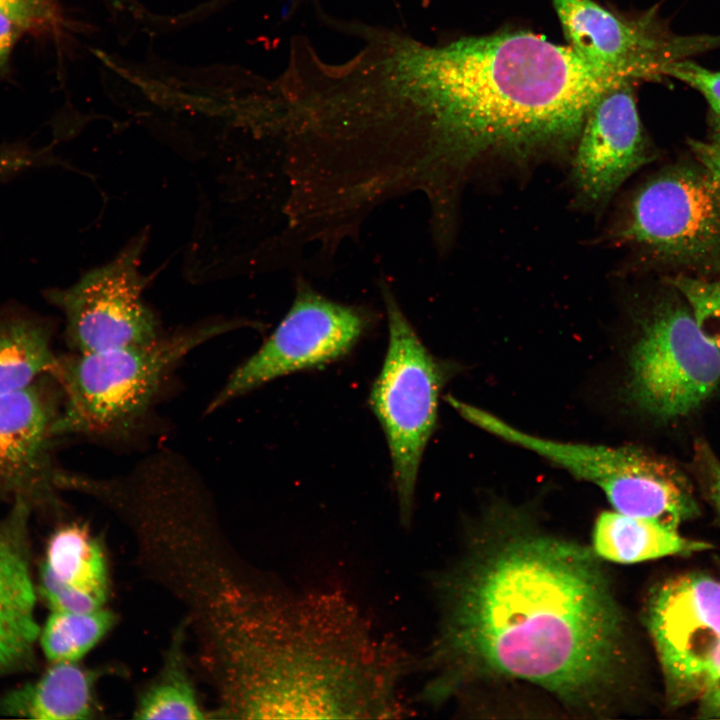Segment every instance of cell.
Returning a JSON list of instances; mask_svg holds the SVG:
<instances>
[{
    "label": "cell",
    "instance_id": "29",
    "mask_svg": "<svg viewBox=\"0 0 720 720\" xmlns=\"http://www.w3.org/2000/svg\"><path fill=\"white\" fill-rule=\"evenodd\" d=\"M23 30L12 18L0 11V70H2Z\"/></svg>",
    "mask_w": 720,
    "mask_h": 720
},
{
    "label": "cell",
    "instance_id": "15",
    "mask_svg": "<svg viewBox=\"0 0 720 720\" xmlns=\"http://www.w3.org/2000/svg\"><path fill=\"white\" fill-rule=\"evenodd\" d=\"M26 512L27 502L16 500L12 515L0 524V674L26 664L40 634L23 538Z\"/></svg>",
    "mask_w": 720,
    "mask_h": 720
},
{
    "label": "cell",
    "instance_id": "20",
    "mask_svg": "<svg viewBox=\"0 0 720 720\" xmlns=\"http://www.w3.org/2000/svg\"><path fill=\"white\" fill-rule=\"evenodd\" d=\"M137 719H204L195 688L185 668L182 651L175 641L158 677L139 697Z\"/></svg>",
    "mask_w": 720,
    "mask_h": 720
},
{
    "label": "cell",
    "instance_id": "1",
    "mask_svg": "<svg viewBox=\"0 0 720 720\" xmlns=\"http://www.w3.org/2000/svg\"><path fill=\"white\" fill-rule=\"evenodd\" d=\"M593 549L496 509L432 584L438 630L419 698L518 681L592 717L614 712L628 668L624 617Z\"/></svg>",
    "mask_w": 720,
    "mask_h": 720
},
{
    "label": "cell",
    "instance_id": "19",
    "mask_svg": "<svg viewBox=\"0 0 720 720\" xmlns=\"http://www.w3.org/2000/svg\"><path fill=\"white\" fill-rule=\"evenodd\" d=\"M61 582L107 600L109 574L105 553L89 529L71 524L51 537L44 563Z\"/></svg>",
    "mask_w": 720,
    "mask_h": 720
},
{
    "label": "cell",
    "instance_id": "11",
    "mask_svg": "<svg viewBox=\"0 0 720 720\" xmlns=\"http://www.w3.org/2000/svg\"><path fill=\"white\" fill-rule=\"evenodd\" d=\"M146 233L132 239L107 264L72 286L47 293L66 319V338L77 353H94L156 339L157 321L144 304L147 280L139 264Z\"/></svg>",
    "mask_w": 720,
    "mask_h": 720
},
{
    "label": "cell",
    "instance_id": "13",
    "mask_svg": "<svg viewBox=\"0 0 720 720\" xmlns=\"http://www.w3.org/2000/svg\"><path fill=\"white\" fill-rule=\"evenodd\" d=\"M632 82L606 91L590 109L577 139L571 177L579 198L601 206L651 159Z\"/></svg>",
    "mask_w": 720,
    "mask_h": 720
},
{
    "label": "cell",
    "instance_id": "4",
    "mask_svg": "<svg viewBox=\"0 0 720 720\" xmlns=\"http://www.w3.org/2000/svg\"><path fill=\"white\" fill-rule=\"evenodd\" d=\"M241 327L212 321L142 344L58 357L52 372L63 399L57 436L128 435L141 423L175 366L203 343Z\"/></svg>",
    "mask_w": 720,
    "mask_h": 720
},
{
    "label": "cell",
    "instance_id": "5",
    "mask_svg": "<svg viewBox=\"0 0 720 720\" xmlns=\"http://www.w3.org/2000/svg\"><path fill=\"white\" fill-rule=\"evenodd\" d=\"M446 400L471 424L595 484L617 512L676 530L700 513L685 474L671 462L644 449L558 442L527 434L455 397L447 396Z\"/></svg>",
    "mask_w": 720,
    "mask_h": 720
},
{
    "label": "cell",
    "instance_id": "2",
    "mask_svg": "<svg viewBox=\"0 0 720 720\" xmlns=\"http://www.w3.org/2000/svg\"><path fill=\"white\" fill-rule=\"evenodd\" d=\"M233 640L231 709L244 718L408 714L414 658L336 589L252 596Z\"/></svg>",
    "mask_w": 720,
    "mask_h": 720
},
{
    "label": "cell",
    "instance_id": "23",
    "mask_svg": "<svg viewBox=\"0 0 720 720\" xmlns=\"http://www.w3.org/2000/svg\"><path fill=\"white\" fill-rule=\"evenodd\" d=\"M665 75L681 80L703 95L710 107L712 142L720 146V71L682 59L668 65Z\"/></svg>",
    "mask_w": 720,
    "mask_h": 720
},
{
    "label": "cell",
    "instance_id": "6",
    "mask_svg": "<svg viewBox=\"0 0 720 720\" xmlns=\"http://www.w3.org/2000/svg\"><path fill=\"white\" fill-rule=\"evenodd\" d=\"M644 623L668 704L720 719V568L681 572L656 584Z\"/></svg>",
    "mask_w": 720,
    "mask_h": 720
},
{
    "label": "cell",
    "instance_id": "21",
    "mask_svg": "<svg viewBox=\"0 0 720 720\" xmlns=\"http://www.w3.org/2000/svg\"><path fill=\"white\" fill-rule=\"evenodd\" d=\"M115 620L104 607L90 612L52 610L40 635L42 649L54 663L78 661L111 630Z\"/></svg>",
    "mask_w": 720,
    "mask_h": 720
},
{
    "label": "cell",
    "instance_id": "18",
    "mask_svg": "<svg viewBox=\"0 0 720 720\" xmlns=\"http://www.w3.org/2000/svg\"><path fill=\"white\" fill-rule=\"evenodd\" d=\"M57 359L46 324L20 315L0 317V395L51 375Z\"/></svg>",
    "mask_w": 720,
    "mask_h": 720
},
{
    "label": "cell",
    "instance_id": "3",
    "mask_svg": "<svg viewBox=\"0 0 720 720\" xmlns=\"http://www.w3.org/2000/svg\"><path fill=\"white\" fill-rule=\"evenodd\" d=\"M626 82L528 30L441 45L429 162L463 171L488 155L564 147L577 141L596 101Z\"/></svg>",
    "mask_w": 720,
    "mask_h": 720
},
{
    "label": "cell",
    "instance_id": "26",
    "mask_svg": "<svg viewBox=\"0 0 720 720\" xmlns=\"http://www.w3.org/2000/svg\"><path fill=\"white\" fill-rule=\"evenodd\" d=\"M690 147L700 166L720 185V146L691 140Z\"/></svg>",
    "mask_w": 720,
    "mask_h": 720
},
{
    "label": "cell",
    "instance_id": "17",
    "mask_svg": "<svg viewBox=\"0 0 720 720\" xmlns=\"http://www.w3.org/2000/svg\"><path fill=\"white\" fill-rule=\"evenodd\" d=\"M711 543L685 537L658 522L602 512L594 525L593 551L605 560L631 564L666 556L690 555L709 550Z\"/></svg>",
    "mask_w": 720,
    "mask_h": 720
},
{
    "label": "cell",
    "instance_id": "28",
    "mask_svg": "<svg viewBox=\"0 0 720 720\" xmlns=\"http://www.w3.org/2000/svg\"><path fill=\"white\" fill-rule=\"evenodd\" d=\"M39 154L19 148L0 150V177L8 176L32 166Z\"/></svg>",
    "mask_w": 720,
    "mask_h": 720
},
{
    "label": "cell",
    "instance_id": "7",
    "mask_svg": "<svg viewBox=\"0 0 720 720\" xmlns=\"http://www.w3.org/2000/svg\"><path fill=\"white\" fill-rule=\"evenodd\" d=\"M382 292L389 341L369 404L389 447L400 522L409 527L419 467L437 425L447 370L422 343L388 287L383 285Z\"/></svg>",
    "mask_w": 720,
    "mask_h": 720
},
{
    "label": "cell",
    "instance_id": "12",
    "mask_svg": "<svg viewBox=\"0 0 720 720\" xmlns=\"http://www.w3.org/2000/svg\"><path fill=\"white\" fill-rule=\"evenodd\" d=\"M568 46L590 66L635 82L712 47L720 36H677L655 15L626 16L595 0H553Z\"/></svg>",
    "mask_w": 720,
    "mask_h": 720
},
{
    "label": "cell",
    "instance_id": "27",
    "mask_svg": "<svg viewBox=\"0 0 720 720\" xmlns=\"http://www.w3.org/2000/svg\"><path fill=\"white\" fill-rule=\"evenodd\" d=\"M700 456L706 475L709 497L720 520V461L707 446L701 447Z\"/></svg>",
    "mask_w": 720,
    "mask_h": 720
},
{
    "label": "cell",
    "instance_id": "24",
    "mask_svg": "<svg viewBox=\"0 0 720 720\" xmlns=\"http://www.w3.org/2000/svg\"><path fill=\"white\" fill-rule=\"evenodd\" d=\"M41 593L56 611L90 612L105 604L100 598L59 581L45 564L41 570Z\"/></svg>",
    "mask_w": 720,
    "mask_h": 720
},
{
    "label": "cell",
    "instance_id": "22",
    "mask_svg": "<svg viewBox=\"0 0 720 720\" xmlns=\"http://www.w3.org/2000/svg\"><path fill=\"white\" fill-rule=\"evenodd\" d=\"M669 282L689 307L704 337L720 352V280L678 275Z\"/></svg>",
    "mask_w": 720,
    "mask_h": 720
},
{
    "label": "cell",
    "instance_id": "9",
    "mask_svg": "<svg viewBox=\"0 0 720 720\" xmlns=\"http://www.w3.org/2000/svg\"><path fill=\"white\" fill-rule=\"evenodd\" d=\"M720 381V352L700 331L687 305L660 301L646 319L630 358L629 393L662 420L697 409Z\"/></svg>",
    "mask_w": 720,
    "mask_h": 720
},
{
    "label": "cell",
    "instance_id": "10",
    "mask_svg": "<svg viewBox=\"0 0 720 720\" xmlns=\"http://www.w3.org/2000/svg\"><path fill=\"white\" fill-rule=\"evenodd\" d=\"M368 313L332 301L304 283L263 345L229 376L207 412L276 378L319 368L347 355L366 333Z\"/></svg>",
    "mask_w": 720,
    "mask_h": 720
},
{
    "label": "cell",
    "instance_id": "25",
    "mask_svg": "<svg viewBox=\"0 0 720 720\" xmlns=\"http://www.w3.org/2000/svg\"><path fill=\"white\" fill-rule=\"evenodd\" d=\"M0 11L22 29L40 32L53 27L57 15L50 0H0Z\"/></svg>",
    "mask_w": 720,
    "mask_h": 720
},
{
    "label": "cell",
    "instance_id": "14",
    "mask_svg": "<svg viewBox=\"0 0 720 720\" xmlns=\"http://www.w3.org/2000/svg\"><path fill=\"white\" fill-rule=\"evenodd\" d=\"M59 409L38 381L0 395V491L27 501L60 485L51 455Z\"/></svg>",
    "mask_w": 720,
    "mask_h": 720
},
{
    "label": "cell",
    "instance_id": "30",
    "mask_svg": "<svg viewBox=\"0 0 720 720\" xmlns=\"http://www.w3.org/2000/svg\"><path fill=\"white\" fill-rule=\"evenodd\" d=\"M106 5L111 6L119 10H138L137 5L139 0H102Z\"/></svg>",
    "mask_w": 720,
    "mask_h": 720
},
{
    "label": "cell",
    "instance_id": "16",
    "mask_svg": "<svg viewBox=\"0 0 720 720\" xmlns=\"http://www.w3.org/2000/svg\"><path fill=\"white\" fill-rule=\"evenodd\" d=\"M97 671L75 662H57L36 682L8 694L7 714L41 720L88 719L96 712Z\"/></svg>",
    "mask_w": 720,
    "mask_h": 720
},
{
    "label": "cell",
    "instance_id": "8",
    "mask_svg": "<svg viewBox=\"0 0 720 720\" xmlns=\"http://www.w3.org/2000/svg\"><path fill=\"white\" fill-rule=\"evenodd\" d=\"M613 236L666 263L719 272L720 185L701 166L665 169L634 194Z\"/></svg>",
    "mask_w": 720,
    "mask_h": 720
}]
</instances>
